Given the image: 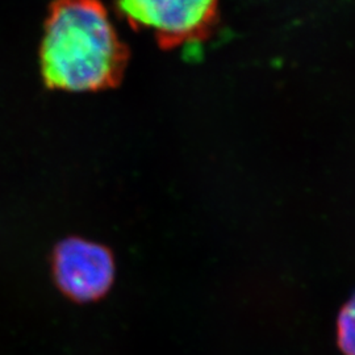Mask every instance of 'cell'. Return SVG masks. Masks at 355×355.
Returning <instances> with one entry per match:
<instances>
[{"mask_svg":"<svg viewBox=\"0 0 355 355\" xmlns=\"http://www.w3.org/2000/svg\"><path fill=\"white\" fill-rule=\"evenodd\" d=\"M337 343L343 354L355 355V293L340 312Z\"/></svg>","mask_w":355,"mask_h":355,"instance_id":"cell-4","label":"cell"},{"mask_svg":"<svg viewBox=\"0 0 355 355\" xmlns=\"http://www.w3.org/2000/svg\"><path fill=\"white\" fill-rule=\"evenodd\" d=\"M129 61L99 0H54L40 48L41 76L53 89L87 92L120 85Z\"/></svg>","mask_w":355,"mask_h":355,"instance_id":"cell-1","label":"cell"},{"mask_svg":"<svg viewBox=\"0 0 355 355\" xmlns=\"http://www.w3.org/2000/svg\"><path fill=\"white\" fill-rule=\"evenodd\" d=\"M114 258L95 242L73 239L54 254V275L60 288L76 302H91L110 290L114 280Z\"/></svg>","mask_w":355,"mask_h":355,"instance_id":"cell-3","label":"cell"},{"mask_svg":"<svg viewBox=\"0 0 355 355\" xmlns=\"http://www.w3.org/2000/svg\"><path fill=\"white\" fill-rule=\"evenodd\" d=\"M220 0H116L119 15L162 49L203 42L215 32Z\"/></svg>","mask_w":355,"mask_h":355,"instance_id":"cell-2","label":"cell"}]
</instances>
